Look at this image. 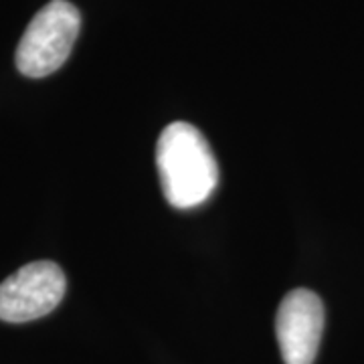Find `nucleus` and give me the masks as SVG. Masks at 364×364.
<instances>
[{
  "mask_svg": "<svg viewBox=\"0 0 364 364\" xmlns=\"http://www.w3.org/2000/svg\"><path fill=\"white\" fill-rule=\"evenodd\" d=\"M156 166L164 196L174 208H195L207 203L219 182V166L210 146L186 122H174L162 130Z\"/></svg>",
  "mask_w": 364,
  "mask_h": 364,
  "instance_id": "1",
  "label": "nucleus"
},
{
  "mask_svg": "<svg viewBox=\"0 0 364 364\" xmlns=\"http://www.w3.org/2000/svg\"><path fill=\"white\" fill-rule=\"evenodd\" d=\"M81 28V14L67 0H51L26 26L16 49V69L31 79L63 67Z\"/></svg>",
  "mask_w": 364,
  "mask_h": 364,
  "instance_id": "2",
  "label": "nucleus"
},
{
  "mask_svg": "<svg viewBox=\"0 0 364 364\" xmlns=\"http://www.w3.org/2000/svg\"><path fill=\"white\" fill-rule=\"evenodd\" d=\"M63 269L53 261H33L0 284V320L23 324L51 314L65 296Z\"/></svg>",
  "mask_w": 364,
  "mask_h": 364,
  "instance_id": "3",
  "label": "nucleus"
},
{
  "mask_svg": "<svg viewBox=\"0 0 364 364\" xmlns=\"http://www.w3.org/2000/svg\"><path fill=\"white\" fill-rule=\"evenodd\" d=\"M324 332V304L310 289L289 291L275 316V336L286 364H314Z\"/></svg>",
  "mask_w": 364,
  "mask_h": 364,
  "instance_id": "4",
  "label": "nucleus"
}]
</instances>
